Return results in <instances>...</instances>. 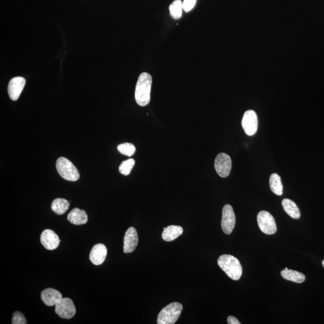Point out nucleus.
Here are the masks:
<instances>
[{
    "instance_id": "f03ea898",
    "label": "nucleus",
    "mask_w": 324,
    "mask_h": 324,
    "mask_svg": "<svg viewBox=\"0 0 324 324\" xmlns=\"http://www.w3.org/2000/svg\"><path fill=\"white\" fill-rule=\"evenodd\" d=\"M219 267L230 279L238 281L242 277L243 269L239 260L230 255H222L217 260Z\"/></svg>"
},
{
    "instance_id": "20e7f679",
    "label": "nucleus",
    "mask_w": 324,
    "mask_h": 324,
    "mask_svg": "<svg viewBox=\"0 0 324 324\" xmlns=\"http://www.w3.org/2000/svg\"><path fill=\"white\" fill-rule=\"evenodd\" d=\"M57 170L59 175L65 180L76 181L79 180L80 174L78 170L69 159L60 157L57 160Z\"/></svg>"
},
{
    "instance_id": "9b49d317",
    "label": "nucleus",
    "mask_w": 324,
    "mask_h": 324,
    "mask_svg": "<svg viewBox=\"0 0 324 324\" xmlns=\"http://www.w3.org/2000/svg\"><path fill=\"white\" fill-rule=\"evenodd\" d=\"M138 244V235L135 228H129L124 237L123 251L124 253L133 252Z\"/></svg>"
},
{
    "instance_id": "6ab92c4d",
    "label": "nucleus",
    "mask_w": 324,
    "mask_h": 324,
    "mask_svg": "<svg viewBox=\"0 0 324 324\" xmlns=\"http://www.w3.org/2000/svg\"><path fill=\"white\" fill-rule=\"evenodd\" d=\"M70 207V203L66 199L57 198L54 199L51 204V209L55 213L62 215L65 213Z\"/></svg>"
},
{
    "instance_id": "9d476101",
    "label": "nucleus",
    "mask_w": 324,
    "mask_h": 324,
    "mask_svg": "<svg viewBox=\"0 0 324 324\" xmlns=\"http://www.w3.org/2000/svg\"><path fill=\"white\" fill-rule=\"evenodd\" d=\"M40 242L46 249L53 250L58 247L60 240L53 230L45 229L41 234Z\"/></svg>"
},
{
    "instance_id": "412c9836",
    "label": "nucleus",
    "mask_w": 324,
    "mask_h": 324,
    "mask_svg": "<svg viewBox=\"0 0 324 324\" xmlns=\"http://www.w3.org/2000/svg\"><path fill=\"white\" fill-rule=\"evenodd\" d=\"M183 9V2L181 0H175L170 6L171 16L175 19H180Z\"/></svg>"
},
{
    "instance_id": "39448f33",
    "label": "nucleus",
    "mask_w": 324,
    "mask_h": 324,
    "mask_svg": "<svg viewBox=\"0 0 324 324\" xmlns=\"http://www.w3.org/2000/svg\"><path fill=\"white\" fill-rule=\"evenodd\" d=\"M259 228L267 235H273L277 231V226L274 217L268 211H261L257 216Z\"/></svg>"
},
{
    "instance_id": "bb28decb",
    "label": "nucleus",
    "mask_w": 324,
    "mask_h": 324,
    "mask_svg": "<svg viewBox=\"0 0 324 324\" xmlns=\"http://www.w3.org/2000/svg\"><path fill=\"white\" fill-rule=\"evenodd\" d=\"M322 264H323V267H324V260L323 261Z\"/></svg>"
},
{
    "instance_id": "7ed1b4c3",
    "label": "nucleus",
    "mask_w": 324,
    "mask_h": 324,
    "mask_svg": "<svg viewBox=\"0 0 324 324\" xmlns=\"http://www.w3.org/2000/svg\"><path fill=\"white\" fill-rule=\"evenodd\" d=\"M183 310V305L180 303H171L163 308L158 315V324H173L176 323Z\"/></svg>"
},
{
    "instance_id": "f8f14e48",
    "label": "nucleus",
    "mask_w": 324,
    "mask_h": 324,
    "mask_svg": "<svg viewBox=\"0 0 324 324\" xmlns=\"http://www.w3.org/2000/svg\"><path fill=\"white\" fill-rule=\"evenodd\" d=\"M26 81L23 77L18 76L10 80L8 93L10 99L16 101L19 98L25 85Z\"/></svg>"
},
{
    "instance_id": "0eeeda50",
    "label": "nucleus",
    "mask_w": 324,
    "mask_h": 324,
    "mask_svg": "<svg viewBox=\"0 0 324 324\" xmlns=\"http://www.w3.org/2000/svg\"><path fill=\"white\" fill-rule=\"evenodd\" d=\"M214 168L220 177H228L232 168V161L229 155L225 153L217 155L215 159Z\"/></svg>"
},
{
    "instance_id": "1a4fd4ad",
    "label": "nucleus",
    "mask_w": 324,
    "mask_h": 324,
    "mask_svg": "<svg viewBox=\"0 0 324 324\" xmlns=\"http://www.w3.org/2000/svg\"><path fill=\"white\" fill-rule=\"evenodd\" d=\"M244 131L248 136H253L258 130V116L255 111L248 110L244 114L242 121Z\"/></svg>"
},
{
    "instance_id": "dca6fc26",
    "label": "nucleus",
    "mask_w": 324,
    "mask_h": 324,
    "mask_svg": "<svg viewBox=\"0 0 324 324\" xmlns=\"http://www.w3.org/2000/svg\"><path fill=\"white\" fill-rule=\"evenodd\" d=\"M183 229L180 226L170 225L167 228H163V232L162 237L163 240L166 242H171L177 238L179 236L183 234Z\"/></svg>"
},
{
    "instance_id": "aec40b11",
    "label": "nucleus",
    "mask_w": 324,
    "mask_h": 324,
    "mask_svg": "<svg viewBox=\"0 0 324 324\" xmlns=\"http://www.w3.org/2000/svg\"><path fill=\"white\" fill-rule=\"evenodd\" d=\"M269 186L272 191L276 195L281 196L283 194V185L281 178L277 173H273L269 178Z\"/></svg>"
},
{
    "instance_id": "a211bd4d",
    "label": "nucleus",
    "mask_w": 324,
    "mask_h": 324,
    "mask_svg": "<svg viewBox=\"0 0 324 324\" xmlns=\"http://www.w3.org/2000/svg\"><path fill=\"white\" fill-rule=\"evenodd\" d=\"M281 276L287 281L295 282V283L302 284L304 282L305 277L302 273L292 269H285L281 271Z\"/></svg>"
},
{
    "instance_id": "6e6552de",
    "label": "nucleus",
    "mask_w": 324,
    "mask_h": 324,
    "mask_svg": "<svg viewBox=\"0 0 324 324\" xmlns=\"http://www.w3.org/2000/svg\"><path fill=\"white\" fill-rule=\"evenodd\" d=\"M235 225V216L231 206L225 205L222 210L221 226L223 231L227 235L231 234Z\"/></svg>"
},
{
    "instance_id": "a878e982",
    "label": "nucleus",
    "mask_w": 324,
    "mask_h": 324,
    "mask_svg": "<svg viewBox=\"0 0 324 324\" xmlns=\"http://www.w3.org/2000/svg\"><path fill=\"white\" fill-rule=\"evenodd\" d=\"M228 323L229 324H240L239 321L234 316H230L228 318Z\"/></svg>"
},
{
    "instance_id": "b1692460",
    "label": "nucleus",
    "mask_w": 324,
    "mask_h": 324,
    "mask_svg": "<svg viewBox=\"0 0 324 324\" xmlns=\"http://www.w3.org/2000/svg\"><path fill=\"white\" fill-rule=\"evenodd\" d=\"M12 323L13 324H27L25 316L20 312H15L13 315Z\"/></svg>"
},
{
    "instance_id": "423d86ee",
    "label": "nucleus",
    "mask_w": 324,
    "mask_h": 324,
    "mask_svg": "<svg viewBox=\"0 0 324 324\" xmlns=\"http://www.w3.org/2000/svg\"><path fill=\"white\" fill-rule=\"evenodd\" d=\"M55 312L59 317L69 320L76 314V308L73 301L69 298H63L56 305Z\"/></svg>"
},
{
    "instance_id": "4be33fe9",
    "label": "nucleus",
    "mask_w": 324,
    "mask_h": 324,
    "mask_svg": "<svg viewBox=\"0 0 324 324\" xmlns=\"http://www.w3.org/2000/svg\"><path fill=\"white\" fill-rule=\"evenodd\" d=\"M134 163H135V161L133 159H129L122 162L119 167V172L124 175H129L131 173L132 170L133 169Z\"/></svg>"
},
{
    "instance_id": "5701e85b",
    "label": "nucleus",
    "mask_w": 324,
    "mask_h": 324,
    "mask_svg": "<svg viewBox=\"0 0 324 324\" xmlns=\"http://www.w3.org/2000/svg\"><path fill=\"white\" fill-rule=\"evenodd\" d=\"M117 149L121 154L129 157H131L136 152V148L134 145L128 142L119 145Z\"/></svg>"
},
{
    "instance_id": "f3484780",
    "label": "nucleus",
    "mask_w": 324,
    "mask_h": 324,
    "mask_svg": "<svg viewBox=\"0 0 324 324\" xmlns=\"http://www.w3.org/2000/svg\"><path fill=\"white\" fill-rule=\"evenodd\" d=\"M282 207L285 212L290 217L294 219H299L301 216L300 210L296 204L289 199H284L282 201Z\"/></svg>"
},
{
    "instance_id": "4468645a",
    "label": "nucleus",
    "mask_w": 324,
    "mask_h": 324,
    "mask_svg": "<svg viewBox=\"0 0 324 324\" xmlns=\"http://www.w3.org/2000/svg\"><path fill=\"white\" fill-rule=\"evenodd\" d=\"M63 299L60 292L53 288L44 289L41 292V299L48 306H54Z\"/></svg>"
},
{
    "instance_id": "2eb2a0df",
    "label": "nucleus",
    "mask_w": 324,
    "mask_h": 324,
    "mask_svg": "<svg viewBox=\"0 0 324 324\" xmlns=\"http://www.w3.org/2000/svg\"><path fill=\"white\" fill-rule=\"evenodd\" d=\"M67 220L72 224L81 225L86 224L89 219L86 212L78 208H75L69 212Z\"/></svg>"
},
{
    "instance_id": "ddd939ff",
    "label": "nucleus",
    "mask_w": 324,
    "mask_h": 324,
    "mask_svg": "<svg viewBox=\"0 0 324 324\" xmlns=\"http://www.w3.org/2000/svg\"><path fill=\"white\" fill-rule=\"evenodd\" d=\"M108 250L103 244H97L93 246L90 253V260L95 266H100L104 263Z\"/></svg>"
},
{
    "instance_id": "393cba45",
    "label": "nucleus",
    "mask_w": 324,
    "mask_h": 324,
    "mask_svg": "<svg viewBox=\"0 0 324 324\" xmlns=\"http://www.w3.org/2000/svg\"><path fill=\"white\" fill-rule=\"evenodd\" d=\"M196 0H184L183 2V9L186 12L191 11L195 6Z\"/></svg>"
},
{
    "instance_id": "f257e3e1",
    "label": "nucleus",
    "mask_w": 324,
    "mask_h": 324,
    "mask_svg": "<svg viewBox=\"0 0 324 324\" xmlns=\"http://www.w3.org/2000/svg\"><path fill=\"white\" fill-rule=\"evenodd\" d=\"M152 82V77L149 74L144 72L140 75L134 93L137 104L141 106H146L149 104Z\"/></svg>"
}]
</instances>
